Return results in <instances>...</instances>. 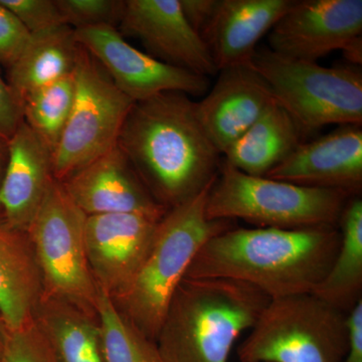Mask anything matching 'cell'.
I'll list each match as a JSON object with an SVG mask.
<instances>
[{
	"label": "cell",
	"instance_id": "cell-1",
	"mask_svg": "<svg viewBox=\"0 0 362 362\" xmlns=\"http://www.w3.org/2000/svg\"><path fill=\"white\" fill-rule=\"evenodd\" d=\"M117 146L168 211L213 182L221 164V154L199 120L197 102L181 92L135 102Z\"/></svg>",
	"mask_w": 362,
	"mask_h": 362
},
{
	"label": "cell",
	"instance_id": "cell-2",
	"mask_svg": "<svg viewBox=\"0 0 362 362\" xmlns=\"http://www.w3.org/2000/svg\"><path fill=\"white\" fill-rule=\"evenodd\" d=\"M339 245L338 226L298 230L233 226L207 240L187 277L240 281L270 299L307 294L329 271Z\"/></svg>",
	"mask_w": 362,
	"mask_h": 362
},
{
	"label": "cell",
	"instance_id": "cell-3",
	"mask_svg": "<svg viewBox=\"0 0 362 362\" xmlns=\"http://www.w3.org/2000/svg\"><path fill=\"white\" fill-rule=\"evenodd\" d=\"M270 298L223 278H187L173 294L156 337L164 362H228Z\"/></svg>",
	"mask_w": 362,
	"mask_h": 362
},
{
	"label": "cell",
	"instance_id": "cell-4",
	"mask_svg": "<svg viewBox=\"0 0 362 362\" xmlns=\"http://www.w3.org/2000/svg\"><path fill=\"white\" fill-rule=\"evenodd\" d=\"M216 180L164 214L139 269L122 291L111 297L117 308L154 341L197 252L211 238L233 226L230 221L206 218L207 197Z\"/></svg>",
	"mask_w": 362,
	"mask_h": 362
},
{
	"label": "cell",
	"instance_id": "cell-5",
	"mask_svg": "<svg viewBox=\"0 0 362 362\" xmlns=\"http://www.w3.org/2000/svg\"><path fill=\"white\" fill-rule=\"evenodd\" d=\"M350 197L341 190L247 175L223 161L206 214L209 220H243L257 228L338 226Z\"/></svg>",
	"mask_w": 362,
	"mask_h": 362
},
{
	"label": "cell",
	"instance_id": "cell-6",
	"mask_svg": "<svg viewBox=\"0 0 362 362\" xmlns=\"http://www.w3.org/2000/svg\"><path fill=\"white\" fill-rule=\"evenodd\" d=\"M347 313L312 293L270 299L238 349L240 362H343Z\"/></svg>",
	"mask_w": 362,
	"mask_h": 362
},
{
	"label": "cell",
	"instance_id": "cell-7",
	"mask_svg": "<svg viewBox=\"0 0 362 362\" xmlns=\"http://www.w3.org/2000/svg\"><path fill=\"white\" fill-rule=\"evenodd\" d=\"M266 81L274 99L302 133L326 125H361L362 74L354 66H323L257 49L249 62Z\"/></svg>",
	"mask_w": 362,
	"mask_h": 362
},
{
	"label": "cell",
	"instance_id": "cell-8",
	"mask_svg": "<svg viewBox=\"0 0 362 362\" xmlns=\"http://www.w3.org/2000/svg\"><path fill=\"white\" fill-rule=\"evenodd\" d=\"M87 216L54 178L26 235L42 279L40 297L61 300L98 317L97 285L86 254Z\"/></svg>",
	"mask_w": 362,
	"mask_h": 362
},
{
	"label": "cell",
	"instance_id": "cell-9",
	"mask_svg": "<svg viewBox=\"0 0 362 362\" xmlns=\"http://www.w3.org/2000/svg\"><path fill=\"white\" fill-rule=\"evenodd\" d=\"M75 99L54 153L52 175L63 181L116 146L133 102L82 45L74 71Z\"/></svg>",
	"mask_w": 362,
	"mask_h": 362
},
{
	"label": "cell",
	"instance_id": "cell-10",
	"mask_svg": "<svg viewBox=\"0 0 362 362\" xmlns=\"http://www.w3.org/2000/svg\"><path fill=\"white\" fill-rule=\"evenodd\" d=\"M78 44L99 62L114 84L133 102L164 92L202 96L209 78L162 63L130 45L115 28L98 26L75 30Z\"/></svg>",
	"mask_w": 362,
	"mask_h": 362
},
{
	"label": "cell",
	"instance_id": "cell-11",
	"mask_svg": "<svg viewBox=\"0 0 362 362\" xmlns=\"http://www.w3.org/2000/svg\"><path fill=\"white\" fill-rule=\"evenodd\" d=\"M361 33V0H296L270 30L269 45L286 58L317 63Z\"/></svg>",
	"mask_w": 362,
	"mask_h": 362
},
{
	"label": "cell",
	"instance_id": "cell-12",
	"mask_svg": "<svg viewBox=\"0 0 362 362\" xmlns=\"http://www.w3.org/2000/svg\"><path fill=\"white\" fill-rule=\"evenodd\" d=\"M162 63L209 78L218 73L204 39L187 23L180 0H126L118 28Z\"/></svg>",
	"mask_w": 362,
	"mask_h": 362
},
{
	"label": "cell",
	"instance_id": "cell-13",
	"mask_svg": "<svg viewBox=\"0 0 362 362\" xmlns=\"http://www.w3.org/2000/svg\"><path fill=\"white\" fill-rule=\"evenodd\" d=\"M159 221L140 214L88 216L85 247L98 287L115 297L130 282L151 246Z\"/></svg>",
	"mask_w": 362,
	"mask_h": 362
},
{
	"label": "cell",
	"instance_id": "cell-14",
	"mask_svg": "<svg viewBox=\"0 0 362 362\" xmlns=\"http://www.w3.org/2000/svg\"><path fill=\"white\" fill-rule=\"evenodd\" d=\"M61 182L71 201L87 216L128 213L161 220L168 213L117 145Z\"/></svg>",
	"mask_w": 362,
	"mask_h": 362
},
{
	"label": "cell",
	"instance_id": "cell-15",
	"mask_svg": "<svg viewBox=\"0 0 362 362\" xmlns=\"http://www.w3.org/2000/svg\"><path fill=\"white\" fill-rule=\"evenodd\" d=\"M266 177L350 195L362 187L361 125H342L314 141L301 143Z\"/></svg>",
	"mask_w": 362,
	"mask_h": 362
},
{
	"label": "cell",
	"instance_id": "cell-16",
	"mask_svg": "<svg viewBox=\"0 0 362 362\" xmlns=\"http://www.w3.org/2000/svg\"><path fill=\"white\" fill-rule=\"evenodd\" d=\"M273 93L251 64L221 70L213 89L197 102L199 120L221 156L274 101Z\"/></svg>",
	"mask_w": 362,
	"mask_h": 362
},
{
	"label": "cell",
	"instance_id": "cell-17",
	"mask_svg": "<svg viewBox=\"0 0 362 362\" xmlns=\"http://www.w3.org/2000/svg\"><path fill=\"white\" fill-rule=\"evenodd\" d=\"M54 178L51 148L23 121L8 140L0 185L1 220L26 233Z\"/></svg>",
	"mask_w": 362,
	"mask_h": 362
},
{
	"label": "cell",
	"instance_id": "cell-18",
	"mask_svg": "<svg viewBox=\"0 0 362 362\" xmlns=\"http://www.w3.org/2000/svg\"><path fill=\"white\" fill-rule=\"evenodd\" d=\"M296 0H218L202 35L218 71L249 63L259 40Z\"/></svg>",
	"mask_w": 362,
	"mask_h": 362
},
{
	"label": "cell",
	"instance_id": "cell-19",
	"mask_svg": "<svg viewBox=\"0 0 362 362\" xmlns=\"http://www.w3.org/2000/svg\"><path fill=\"white\" fill-rule=\"evenodd\" d=\"M42 296V279L25 233L0 218V313L9 330L32 320Z\"/></svg>",
	"mask_w": 362,
	"mask_h": 362
},
{
	"label": "cell",
	"instance_id": "cell-20",
	"mask_svg": "<svg viewBox=\"0 0 362 362\" xmlns=\"http://www.w3.org/2000/svg\"><path fill=\"white\" fill-rule=\"evenodd\" d=\"M301 129L276 100L223 156L225 163L255 176H266L301 144Z\"/></svg>",
	"mask_w": 362,
	"mask_h": 362
},
{
	"label": "cell",
	"instance_id": "cell-21",
	"mask_svg": "<svg viewBox=\"0 0 362 362\" xmlns=\"http://www.w3.org/2000/svg\"><path fill=\"white\" fill-rule=\"evenodd\" d=\"M78 51L75 30L70 26L32 35L20 58L8 69L7 82L21 104L35 90L73 74Z\"/></svg>",
	"mask_w": 362,
	"mask_h": 362
},
{
	"label": "cell",
	"instance_id": "cell-22",
	"mask_svg": "<svg viewBox=\"0 0 362 362\" xmlns=\"http://www.w3.org/2000/svg\"><path fill=\"white\" fill-rule=\"evenodd\" d=\"M33 317L57 362H105L98 317L61 300L42 297Z\"/></svg>",
	"mask_w": 362,
	"mask_h": 362
},
{
	"label": "cell",
	"instance_id": "cell-23",
	"mask_svg": "<svg viewBox=\"0 0 362 362\" xmlns=\"http://www.w3.org/2000/svg\"><path fill=\"white\" fill-rule=\"evenodd\" d=\"M340 245L329 271L312 294L349 314L362 300V201L349 202L339 221Z\"/></svg>",
	"mask_w": 362,
	"mask_h": 362
},
{
	"label": "cell",
	"instance_id": "cell-24",
	"mask_svg": "<svg viewBox=\"0 0 362 362\" xmlns=\"http://www.w3.org/2000/svg\"><path fill=\"white\" fill-rule=\"evenodd\" d=\"M97 316L105 362H164L156 342L138 329L98 286Z\"/></svg>",
	"mask_w": 362,
	"mask_h": 362
},
{
	"label": "cell",
	"instance_id": "cell-25",
	"mask_svg": "<svg viewBox=\"0 0 362 362\" xmlns=\"http://www.w3.org/2000/svg\"><path fill=\"white\" fill-rule=\"evenodd\" d=\"M75 93L73 73L35 90L23 100V121L52 153L70 117Z\"/></svg>",
	"mask_w": 362,
	"mask_h": 362
},
{
	"label": "cell",
	"instance_id": "cell-26",
	"mask_svg": "<svg viewBox=\"0 0 362 362\" xmlns=\"http://www.w3.org/2000/svg\"><path fill=\"white\" fill-rule=\"evenodd\" d=\"M64 23L73 30L110 26L118 28L126 0H56Z\"/></svg>",
	"mask_w": 362,
	"mask_h": 362
},
{
	"label": "cell",
	"instance_id": "cell-27",
	"mask_svg": "<svg viewBox=\"0 0 362 362\" xmlns=\"http://www.w3.org/2000/svg\"><path fill=\"white\" fill-rule=\"evenodd\" d=\"M0 362H57L51 347L33 320L9 330Z\"/></svg>",
	"mask_w": 362,
	"mask_h": 362
},
{
	"label": "cell",
	"instance_id": "cell-28",
	"mask_svg": "<svg viewBox=\"0 0 362 362\" xmlns=\"http://www.w3.org/2000/svg\"><path fill=\"white\" fill-rule=\"evenodd\" d=\"M30 35L65 25L56 0H0Z\"/></svg>",
	"mask_w": 362,
	"mask_h": 362
},
{
	"label": "cell",
	"instance_id": "cell-29",
	"mask_svg": "<svg viewBox=\"0 0 362 362\" xmlns=\"http://www.w3.org/2000/svg\"><path fill=\"white\" fill-rule=\"evenodd\" d=\"M30 37L16 16L0 4V64L7 70L20 58Z\"/></svg>",
	"mask_w": 362,
	"mask_h": 362
},
{
	"label": "cell",
	"instance_id": "cell-30",
	"mask_svg": "<svg viewBox=\"0 0 362 362\" xmlns=\"http://www.w3.org/2000/svg\"><path fill=\"white\" fill-rule=\"evenodd\" d=\"M23 122V104L0 71V138L8 141Z\"/></svg>",
	"mask_w": 362,
	"mask_h": 362
},
{
	"label": "cell",
	"instance_id": "cell-31",
	"mask_svg": "<svg viewBox=\"0 0 362 362\" xmlns=\"http://www.w3.org/2000/svg\"><path fill=\"white\" fill-rule=\"evenodd\" d=\"M181 9L187 23L195 33L202 35L213 20L218 0H180Z\"/></svg>",
	"mask_w": 362,
	"mask_h": 362
},
{
	"label": "cell",
	"instance_id": "cell-32",
	"mask_svg": "<svg viewBox=\"0 0 362 362\" xmlns=\"http://www.w3.org/2000/svg\"><path fill=\"white\" fill-rule=\"evenodd\" d=\"M349 349L343 362H362V300L347 314Z\"/></svg>",
	"mask_w": 362,
	"mask_h": 362
},
{
	"label": "cell",
	"instance_id": "cell-33",
	"mask_svg": "<svg viewBox=\"0 0 362 362\" xmlns=\"http://www.w3.org/2000/svg\"><path fill=\"white\" fill-rule=\"evenodd\" d=\"M342 54L344 59L349 62L350 66H359L361 68L362 64V37H354L347 42L342 47Z\"/></svg>",
	"mask_w": 362,
	"mask_h": 362
},
{
	"label": "cell",
	"instance_id": "cell-34",
	"mask_svg": "<svg viewBox=\"0 0 362 362\" xmlns=\"http://www.w3.org/2000/svg\"><path fill=\"white\" fill-rule=\"evenodd\" d=\"M7 160H8V141L0 138V185L6 173Z\"/></svg>",
	"mask_w": 362,
	"mask_h": 362
},
{
	"label": "cell",
	"instance_id": "cell-35",
	"mask_svg": "<svg viewBox=\"0 0 362 362\" xmlns=\"http://www.w3.org/2000/svg\"><path fill=\"white\" fill-rule=\"evenodd\" d=\"M8 326L6 325L4 316H2V314L0 313V356H1L2 351H4V346H6V342L7 337H8Z\"/></svg>",
	"mask_w": 362,
	"mask_h": 362
}]
</instances>
